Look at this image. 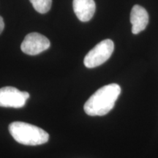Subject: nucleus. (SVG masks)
<instances>
[{"label": "nucleus", "mask_w": 158, "mask_h": 158, "mask_svg": "<svg viewBox=\"0 0 158 158\" xmlns=\"http://www.w3.org/2000/svg\"><path fill=\"white\" fill-rule=\"evenodd\" d=\"M121 93V87L117 84L106 85L96 91L84 104V111L92 116H104L113 109Z\"/></svg>", "instance_id": "nucleus-1"}, {"label": "nucleus", "mask_w": 158, "mask_h": 158, "mask_svg": "<svg viewBox=\"0 0 158 158\" xmlns=\"http://www.w3.org/2000/svg\"><path fill=\"white\" fill-rule=\"evenodd\" d=\"M9 131L15 141L23 145H41L49 139L48 133L45 130L22 122H12L9 125Z\"/></svg>", "instance_id": "nucleus-2"}, {"label": "nucleus", "mask_w": 158, "mask_h": 158, "mask_svg": "<svg viewBox=\"0 0 158 158\" xmlns=\"http://www.w3.org/2000/svg\"><path fill=\"white\" fill-rule=\"evenodd\" d=\"M114 50V43L111 40L106 39L97 44L85 56L84 63L87 68L100 66L110 58Z\"/></svg>", "instance_id": "nucleus-3"}, {"label": "nucleus", "mask_w": 158, "mask_h": 158, "mask_svg": "<svg viewBox=\"0 0 158 158\" xmlns=\"http://www.w3.org/2000/svg\"><path fill=\"white\" fill-rule=\"evenodd\" d=\"M29 98L27 92H21L13 86L0 89V106L6 108H22Z\"/></svg>", "instance_id": "nucleus-4"}, {"label": "nucleus", "mask_w": 158, "mask_h": 158, "mask_svg": "<svg viewBox=\"0 0 158 158\" xmlns=\"http://www.w3.org/2000/svg\"><path fill=\"white\" fill-rule=\"evenodd\" d=\"M49 40L37 32L29 33L25 37L21 45V49L26 54L35 56L47 50L50 47Z\"/></svg>", "instance_id": "nucleus-5"}, {"label": "nucleus", "mask_w": 158, "mask_h": 158, "mask_svg": "<svg viewBox=\"0 0 158 158\" xmlns=\"http://www.w3.org/2000/svg\"><path fill=\"white\" fill-rule=\"evenodd\" d=\"M130 20L132 23V32L134 35H138L147 27L149 15L143 7L135 5L131 10Z\"/></svg>", "instance_id": "nucleus-6"}, {"label": "nucleus", "mask_w": 158, "mask_h": 158, "mask_svg": "<svg viewBox=\"0 0 158 158\" xmlns=\"http://www.w3.org/2000/svg\"><path fill=\"white\" fill-rule=\"evenodd\" d=\"M73 6L77 18L82 22L92 19L96 9L94 0H73Z\"/></svg>", "instance_id": "nucleus-7"}, {"label": "nucleus", "mask_w": 158, "mask_h": 158, "mask_svg": "<svg viewBox=\"0 0 158 158\" xmlns=\"http://www.w3.org/2000/svg\"><path fill=\"white\" fill-rule=\"evenodd\" d=\"M35 10L40 13H48L50 10L52 0H29Z\"/></svg>", "instance_id": "nucleus-8"}, {"label": "nucleus", "mask_w": 158, "mask_h": 158, "mask_svg": "<svg viewBox=\"0 0 158 158\" xmlns=\"http://www.w3.org/2000/svg\"><path fill=\"white\" fill-rule=\"evenodd\" d=\"M4 28H5V23H4L3 18L0 16V34L2 32Z\"/></svg>", "instance_id": "nucleus-9"}]
</instances>
